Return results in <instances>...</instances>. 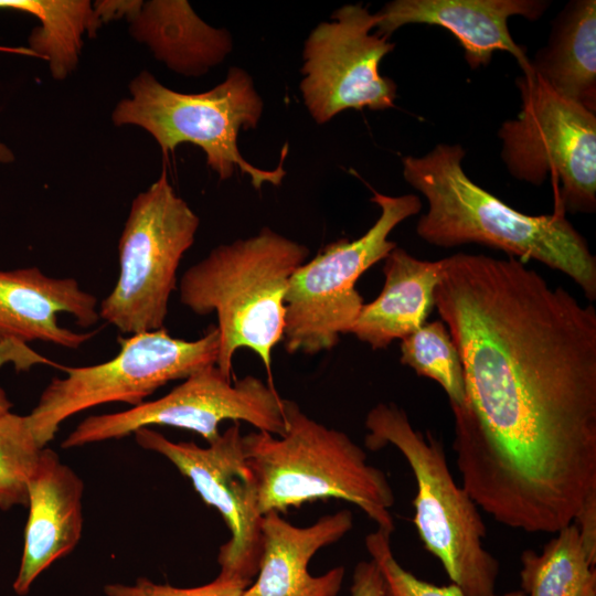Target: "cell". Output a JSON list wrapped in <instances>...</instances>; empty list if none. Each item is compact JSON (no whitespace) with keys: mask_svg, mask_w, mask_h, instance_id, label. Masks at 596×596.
I'll return each instance as SVG.
<instances>
[{"mask_svg":"<svg viewBox=\"0 0 596 596\" xmlns=\"http://www.w3.org/2000/svg\"><path fill=\"white\" fill-rule=\"evenodd\" d=\"M443 263L435 308L466 387L450 406L461 485L500 524L554 534L596 494V309L515 257Z\"/></svg>","mask_w":596,"mask_h":596,"instance_id":"cell-1","label":"cell"},{"mask_svg":"<svg viewBox=\"0 0 596 596\" xmlns=\"http://www.w3.org/2000/svg\"><path fill=\"white\" fill-rule=\"evenodd\" d=\"M460 145L438 143L422 157L402 160L404 180L427 201L417 235L451 248L478 244L521 262L533 259L570 277L589 301L596 299V257L586 238L556 209L528 215L475 183L462 168Z\"/></svg>","mask_w":596,"mask_h":596,"instance_id":"cell-2","label":"cell"},{"mask_svg":"<svg viewBox=\"0 0 596 596\" xmlns=\"http://www.w3.org/2000/svg\"><path fill=\"white\" fill-rule=\"evenodd\" d=\"M309 249L270 230L222 244L188 268L179 281V299L199 316L216 313L220 347L216 366L232 379L240 348L254 351L270 371L272 352L283 341L285 297L290 277Z\"/></svg>","mask_w":596,"mask_h":596,"instance_id":"cell-3","label":"cell"},{"mask_svg":"<svg viewBox=\"0 0 596 596\" xmlns=\"http://www.w3.org/2000/svg\"><path fill=\"white\" fill-rule=\"evenodd\" d=\"M285 416L281 436L262 430L243 436L260 513L340 499L393 533L392 487L386 475L368 462L365 451L345 433L307 416L292 401L286 400Z\"/></svg>","mask_w":596,"mask_h":596,"instance_id":"cell-4","label":"cell"},{"mask_svg":"<svg viewBox=\"0 0 596 596\" xmlns=\"http://www.w3.org/2000/svg\"><path fill=\"white\" fill-rule=\"evenodd\" d=\"M365 427L366 448L392 445L407 461L416 482L414 525L450 583L466 596H492L499 562L483 545L487 531L479 508L456 482L443 441L413 427L406 412L393 403L371 408Z\"/></svg>","mask_w":596,"mask_h":596,"instance_id":"cell-5","label":"cell"},{"mask_svg":"<svg viewBox=\"0 0 596 596\" xmlns=\"http://www.w3.org/2000/svg\"><path fill=\"white\" fill-rule=\"evenodd\" d=\"M130 97L119 100L111 113L117 127L137 126L159 145L163 155L190 142L203 150L206 164L220 180L231 178L237 168L259 190L265 183L279 185L286 174L284 159L273 170L259 169L238 150L241 129H254L263 114V100L251 75L233 66L225 79L210 91L185 94L161 84L150 72L132 78Z\"/></svg>","mask_w":596,"mask_h":596,"instance_id":"cell-6","label":"cell"},{"mask_svg":"<svg viewBox=\"0 0 596 596\" xmlns=\"http://www.w3.org/2000/svg\"><path fill=\"white\" fill-rule=\"evenodd\" d=\"M199 225L163 170L132 200L118 241V277L98 306L99 319L129 334L163 329L180 262Z\"/></svg>","mask_w":596,"mask_h":596,"instance_id":"cell-7","label":"cell"},{"mask_svg":"<svg viewBox=\"0 0 596 596\" xmlns=\"http://www.w3.org/2000/svg\"><path fill=\"white\" fill-rule=\"evenodd\" d=\"M117 340L120 350L113 359L89 366H60L66 375L45 386L26 415L42 448L68 417L111 402L139 405L167 383L216 364L220 347L216 326L191 341L173 338L164 328Z\"/></svg>","mask_w":596,"mask_h":596,"instance_id":"cell-8","label":"cell"},{"mask_svg":"<svg viewBox=\"0 0 596 596\" xmlns=\"http://www.w3.org/2000/svg\"><path fill=\"white\" fill-rule=\"evenodd\" d=\"M372 192L370 200L381 214L370 230L354 241L342 238L328 244L290 277L283 338L288 353L328 351L341 333H350L364 305L355 289L356 280L397 246L389 240L391 232L422 210L415 194Z\"/></svg>","mask_w":596,"mask_h":596,"instance_id":"cell-9","label":"cell"},{"mask_svg":"<svg viewBox=\"0 0 596 596\" xmlns=\"http://www.w3.org/2000/svg\"><path fill=\"white\" fill-rule=\"evenodd\" d=\"M521 108L498 130L501 158L519 181L560 190L557 207L570 213L596 210V113L563 98L533 73L515 81Z\"/></svg>","mask_w":596,"mask_h":596,"instance_id":"cell-10","label":"cell"},{"mask_svg":"<svg viewBox=\"0 0 596 596\" xmlns=\"http://www.w3.org/2000/svg\"><path fill=\"white\" fill-rule=\"evenodd\" d=\"M285 402L260 379L247 375L233 384L214 364L191 374L158 400L86 417L61 446L68 449L119 439L152 425L191 430L210 444L220 436V424L227 419L281 436L286 430Z\"/></svg>","mask_w":596,"mask_h":596,"instance_id":"cell-11","label":"cell"},{"mask_svg":"<svg viewBox=\"0 0 596 596\" xmlns=\"http://www.w3.org/2000/svg\"><path fill=\"white\" fill-rule=\"evenodd\" d=\"M331 19L319 23L304 46L299 88L313 120L324 124L347 109L394 107L397 85L380 73V64L395 45L372 33L375 13L345 4Z\"/></svg>","mask_w":596,"mask_h":596,"instance_id":"cell-12","label":"cell"},{"mask_svg":"<svg viewBox=\"0 0 596 596\" xmlns=\"http://www.w3.org/2000/svg\"><path fill=\"white\" fill-rule=\"evenodd\" d=\"M143 449L157 453L190 481L202 500L215 508L231 532L217 554V576L251 584L262 555L263 514L257 486L244 454L241 425L234 422L207 447L172 441L145 427L134 433Z\"/></svg>","mask_w":596,"mask_h":596,"instance_id":"cell-13","label":"cell"},{"mask_svg":"<svg viewBox=\"0 0 596 596\" xmlns=\"http://www.w3.org/2000/svg\"><path fill=\"white\" fill-rule=\"evenodd\" d=\"M61 313L89 328L99 320L97 298L72 277H50L38 267L0 269V365L11 361L13 350L36 363L53 364L30 355L25 343L43 341L76 350L94 337L96 331L76 332L61 326Z\"/></svg>","mask_w":596,"mask_h":596,"instance_id":"cell-14","label":"cell"},{"mask_svg":"<svg viewBox=\"0 0 596 596\" xmlns=\"http://www.w3.org/2000/svg\"><path fill=\"white\" fill-rule=\"evenodd\" d=\"M546 0H394L375 13V33L390 35L403 25L429 24L448 30L464 49L470 68L488 66L496 51L510 53L522 74L532 73L525 47L508 28L511 17L539 20Z\"/></svg>","mask_w":596,"mask_h":596,"instance_id":"cell-15","label":"cell"},{"mask_svg":"<svg viewBox=\"0 0 596 596\" xmlns=\"http://www.w3.org/2000/svg\"><path fill=\"white\" fill-rule=\"evenodd\" d=\"M353 526V514L343 509L313 524L297 526L270 511L263 514L262 555L256 579L240 596H337L345 575L336 566L311 575L308 566L322 547L341 540Z\"/></svg>","mask_w":596,"mask_h":596,"instance_id":"cell-16","label":"cell"},{"mask_svg":"<svg viewBox=\"0 0 596 596\" xmlns=\"http://www.w3.org/2000/svg\"><path fill=\"white\" fill-rule=\"evenodd\" d=\"M84 482L58 455L44 447L28 489L29 515L13 590L20 596L56 560L70 554L83 531Z\"/></svg>","mask_w":596,"mask_h":596,"instance_id":"cell-17","label":"cell"},{"mask_svg":"<svg viewBox=\"0 0 596 596\" xmlns=\"http://www.w3.org/2000/svg\"><path fill=\"white\" fill-rule=\"evenodd\" d=\"M381 294L364 304L350 333L373 350L389 347L419 329L435 308L434 292L443 258L419 259L395 247L384 259Z\"/></svg>","mask_w":596,"mask_h":596,"instance_id":"cell-18","label":"cell"},{"mask_svg":"<svg viewBox=\"0 0 596 596\" xmlns=\"http://www.w3.org/2000/svg\"><path fill=\"white\" fill-rule=\"evenodd\" d=\"M128 21L136 41L181 75L201 76L232 51L228 31L205 23L184 0L142 1Z\"/></svg>","mask_w":596,"mask_h":596,"instance_id":"cell-19","label":"cell"},{"mask_svg":"<svg viewBox=\"0 0 596 596\" xmlns=\"http://www.w3.org/2000/svg\"><path fill=\"white\" fill-rule=\"evenodd\" d=\"M530 67L557 95L596 113L595 0H572L558 12Z\"/></svg>","mask_w":596,"mask_h":596,"instance_id":"cell-20","label":"cell"},{"mask_svg":"<svg viewBox=\"0 0 596 596\" xmlns=\"http://www.w3.org/2000/svg\"><path fill=\"white\" fill-rule=\"evenodd\" d=\"M0 9L40 21L29 35V50L47 61L52 77L58 81L76 68L84 34L93 38L102 26L89 0H0Z\"/></svg>","mask_w":596,"mask_h":596,"instance_id":"cell-21","label":"cell"},{"mask_svg":"<svg viewBox=\"0 0 596 596\" xmlns=\"http://www.w3.org/2000/svg\"><path fill=\"white\" fill-rule=\"evenodd\" d=\"M520 585L525 596H596V571L582 545L575 522L562 528L540 553L520 556Z\"/></svg>","mask_w":596,"mask_h":596,"instance_id":"cell-22","label":"cell"},{"mask_svg":"<svg viewBox=\"0 0 596 596\" xmlns=\"http://www.w3.org/2000/svg\"><path fill=\"white\" fill-rule=\"evenodd\" d=\"M401 363L418 376L435 381L446 393L449 406L464 404L462 362L448 328L440 319L425 322L401 340Z\"/></svg>","mask_w":596,"mask_h":596,"instance_id":"cell-23","label":"cell"},{"mask_svg":"<svg viewBox=\"0 0 596 596\" xmlns=\"http://www.w3.org/2000/svg\"><path fill=\"white\" fill-rule=\"evenodd\" d=\"M42 450L26 415H0V510L28 507L29 482Z\"/></svg>","mask_w":596,"mask_h":596,"instance_id":"cell-24","label":"cell"},{"mask_svg":"<svg viewBox=\"0 0 596 596\" xmlns=\"http://www.w3.org/2000/svg\"><path fill=\"white\" fill-rule=\"evenodd\" d=\"M392 532L377 528L365 536V547L379 566L386 596H466L455 584L435 585L405 570L395 558L391 547Z\"/></svg>","mask_w":596,"mask_h":596,"instance_id":"cell-25","label":"cell"},{"mask_svg":"<svg viewBox=\"0 0 596 596\" xmlns=\"http://www.w3.org/2000/svg\"><path fill=\"white\" fill-rule=\"evenodd\" d=\"M247 586L244 582L220 576L196 587H175L140 577L134 584H107L104 593L106 596H240Z\"/></svg>","mask_w":596,"mask_h":596,"instance_id":"cell-26","label":"cell"},{"mask_svg":"<svg viewBox=\"0 0 596 596\" xmlns=\"http://www.w3.org/2000/svg\"><path fill=\"white\" fill-rule=\"evenodd\" d=\"M351 596H386L382 573L376 563L360 561L353 571Z\"/></svg>","mask_w":596,"mask_h":596,"instance_id":"cell-27","label":"cell"},{"mask_svg":"<svg viewBox=\"0 0 596 596\" xmlns=\"http://www.w3.org/2000/svg\"><path fill=\"white\" fill-rule=\"evenodd\" d=\"M589 562L596 564V494L587 498L574 521Z\"/></svg>","mask_w":596,"mask_h":596,"instance_id":"cell-28","label":"cell"},{"mask_svg":"<svg viewBox=\"0 0 596 596\" xmlns=\"http://www.w3.org/2000/svg\"><path fill=\"white\" fill-rule=\"evenodd\" d=\"M14 161L13 151L0 140V163L7 164Z\"/></svg>","mask_w":596,"mask_h":596,"instance_id":"cell-29","label":"cell"},{"mask_svg":"<svg viewBox=\"0 0 596 596\" xmlns=\"http://www.w3.org/2000/svg\"><path fill=\"white\" fill-rule=\"evenodd\" d=\"M13 404L8 397L7 392L0 385V415L11 412Z\"/></svg>","mask_w":596,"mask_h":596,"instance_id":"cell-30","label":"cell"},{"mask_svg":"<svg viewBox=\"0 0 596 596\" xmlns=\"http://www.w3.org/2000/svg\"><path fill=\"white\" fill-rule=\"evenodd\" d=\"M492 596H525L522 590H511L501 595H497L496 593Z\"/></svg>","mask_w":596,"mask_h":596,"instance_id":"cell-31","label":"cell"}]
</instances>
